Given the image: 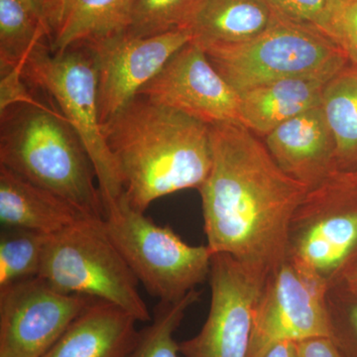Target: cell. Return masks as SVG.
<instances>
[{
    "mask_svg": "<svg viewBox=\"0 0 357 357\" xmlns=\"http://www.w3.org/2000/svg\"><path fill=\"white\" fill-rule=\"evenodd\" d=\"M210 130L213 163L199 190L206 245L268 280L287 260L291 220L310 189L239 122Z\"/></svg>",
    "mask_w": 357,
    "mask_h": 357,
    "instance_id": "cell-1",
    "label": "cell"
},
{
    "mask_svg": "<svg viewBox=\"0 0 357 357\" xmlns=\"http://www.w3.org/2000/svg\"><path fill=\"white\" fill-rule=\"evenodd\" d=\"M123 197L145 213L154 201L204 185L213 163L210 126L142 96L102 124Z\"/></svg>",
    "mask_w": 357,
    "mask_h": 357,
    "instance_id": "cell-2",
    "label": "cell"
},
{
    "mask_svg": "<svg viewBox=\"0 0 357 357\" xmlns=\"http://www.w3.org/2000/svg\"><path fill=\"white\" fill-rule=\"evenodd\" d=\"M0 166L57 195L86 217L105 220L93 162L56 107L25 102L0 112Z\"/></svg>",
    "mask_w": 357,
    "mask_h": 357,
    "instance_id": "cell-3",
    "label": "cell"
},
{
    "mask_svg": "<svg viewBox=\"0 0 357 357\" xmlns=\"http://www.w3.org/2000/svg\"><path fill=\"white\" fill-rule=\"evenodd\" d=\"M21 73L29 86L48 96L83 142L107 211L121 201L123 189L103 137L93 51L81 43L63 53H53L46 40L28 56Z\"/></svg>",
    "mask_w": 357,
    "mask_h": 357,
    "instance_id": "cell-4",
    "label": "cell"
},
{
    "mask_svg": "<svg viewBox=\"0 0 357 357\" xmlns=\"http://www.w3.org/2000/svg\"><path fill=\"white\" fill-rule=\"evenodd\" d=\"M103 220L83 218L50 236L39 277L60 292L115 305L149 323L152 314L139 282L103 229Z\"/></svg>",
    "mask_w": 357,
    "mask_h": 357,
    "instance_id": "cell-5",
    "label": "cell"
},
{
    "mask_svg": "<svg viewBox=\"0 0 357 357\" xmlns=\"http://www.w3.org/2000/svg\"><path fill=\"white\" fill-rule=\"evenodd\" d=\"M103 229L140 285L159 302L183 299L208 280L213 251L191 245L172 227L157 225L122 196L105 213Z\"/></svg>",
    "mask_w": 357,
    "mask_h": 357,
    "instance_id": "cell-6",
    "label": "cell"
},
{
    "mask_svg": "<svg viewBox=\"0 0 357 357\" xmlns=\"http://www.w3.org/2000/svg\"><path fill=\"white\" fill-rule=\"evenodd\" d=\"M202 48L238 93L286 77L335 75L349 64L344 51L326 35L280 17L244 43Z\"/></svg>",
    "mask_w": 357,
    "mask_h": 357,
    "instance_id": "cell-7",
    "label": "cell"
},
{
    "mask_svg": "<svg viewBox=\"0 0 357 357\" xmlns=\"http://www.w3.org/2000/svg\"><path fill=\"white\" fill-rule=\"evenodd\" d=\"M287 260L328 290L357 261V187L340 173L309 190L298 206Z\"/></svg>",
    "mask_w": 357,
    "mask_h": 357,
    "instance_id": "cell-8",
    "label": "cell"
},
{
    "mask_svg": "<svg viewBox=\"0 0 357 357\" xmlns=\"http://www.w3.org/2000/svg\"><path fill=\"white\" fill-rule=\"evenodd\" d=\"M211 304L201 331L178 342L182 357H248L256 305L265 280L232 256L215 253Z\"/></svg>",
    "mask_w": 357,
    "mask_h": 357,
    "instance_id": "cell-9",
    "label": "cell"
},
{
    "mask_svg": "<svg viewBox=\"0 0 357 357\" xmlns=\"http://www.w3.org/2000/svg\"><path fill=\"white\" fill-rule=\"evenodd\" d=\"M328 292L286 260L269 277L256 305L248 357H264L282 342L331 337Z\"/></svg>",
    "mask_w": 357,
    "mask_h": 357,
    "instance_id": "cell-10",
    "label": "cell"
},
{
    "mask_svg": "<svg viewBox=\"0 0 357 357\" xmlns=\"http://www.w3.org/2000/svg\"><path fill=\"white\" fill-rule=\"evenodd\" d=\"M96 301L36 276L0 288V357H42Z\"/></svg>",
    "mask_w": 357,
    "mask_h": 357,
    "instance_id": "cell-11",
    "label": "cell"
},
{
    "mask_svg": "<svg viewBox=\"0 0 357 357\" xmlns=\"http://www.w3.org/2000/svg\"><path fill=\"white\" fill-rule=\"evenodd\" d=\"M192 39L191 31L184 29L147 38L126 32L84 42L96 59L102 124L134 100L174 54Z\"/></svg>",
    "mask_w": 357,
    "mask_h": 357,
    "instance_id": "cell-12",
    "label": "cell"
},
{
    "mask_svg": "<svg viewBox=\"0 0 357 357\" xmlns=\"http://www.w3.org/2000/svg\"><path fill=\"white\" fill-rule=\"evenodd\" d=\"M138 96L208 126L239 122L241 96L192 41L174 54Z\"/></svg>",
    "mask_w": 357,
    "mask_h": 357,
    "instance_id": "cell-13",
    "label": "cell"
},
{
    "mask_svg": "<svg viewBox=\"0 0 357 357\" xmlns=\"http://www.w3.org/2000/svg\"><path fill=\"white\" fill-rule=\"evenodd\" d=\"M262 140L277 165L310 190L337 173L335 138L321 105L284 122Z\"/></svg>",
    "mask_w": 357,
    "mask_h": 357,
    "instance_id": "cell-14",
    "label": "cell"
},
{
    "mask_svg": "<svg viewBox=\"0 0 357 357\" xmlns=\"http://www.w3.org/2000/svg\"><path fill=\"white\" fill-rule=\"evenodd\" d=\"M138 323L121 307L93 301L42 357H126L139 335Z\"/></svg>",
    "mask_w": 357,
    "mask_h": 357,
    "instance_id": "cell-15",
    "label": "cell"
},
{
    "mask_svg": "<svg viewBox=\"0 0 357 357\" xmlns=\"http://www.w3.org/2000/svg\"><path fill=\"white\" fill-rule=\"evenodd\" d=\"M335 75L286 77L239 93V123L262 139L284 122L319 107L326 84Z\"/></svg>",
    "mask_w": 357,
    "mask_h": 357,
    "instance_id": "cell-16",
    "label": "cell"
},
{
    "mask_svg": "<svg viewBox=\"0 0 357 357\" xmlns=\"http://www.w3.org/2000/svg\"><path fill=\"white\" fill-rule=\"evenodd\" d=\"M83 218H89L64 199L0 166L2 229L31 230L54 236Z\"/></svg>",
    "mask_w": 357,
    "mask_h": 357,
    "instance_id": "cell-17",
    "label": "cell"
},
{
    "mask_svg": "<svg viewBox=\"0 0 357 357\" xmlns=\"http://www.w3.org/2000/svg\"><path fill=\"white\" fill-rule=\"evenodd\" d=\"M277 18L263 0H201L189 30L202 47L239 44L261 34Z\"/></svg>",
    "mask_w": 357,
    "mask_h": 357,
    "instance_id": "cell-18",
    "label": "cell"
},
{
    "mask_svg": "<svg viewBox=\"0 0 357 357\" xmlns=\"http://www.w3.org/2000/svg\"><path fill=\"white\" fill-rule=\"evenodd\" d=\"M133 0H65L50 38L53 53L128 31Z\"/></svg>",
    "mask_w": 357,
    "mask_h": 357,
    "instance_id": "cell-19",
    "label": "cell"
},
{
    "mask_svg": "<svg viewBox=\"0 0 357 357\" xmlns=\"http://www.w3.org/2000/svg\"><path fill=\"white\" fill-rule=\"evenodd\" d=\"M321 109L335 138L337 173L357 170V67L349 63L326 84Z\"/></svg>",
    "mask_w": 357,
    "mask_h": 357,
    "instance_id": "cell-20",
    "label": "cell"
},
{
    "mask_svg": "<svg viewBox=\"0 0 357 357\" xmlns=\"http://www.w3.org/2000/svg\"><path fill=\"white\" fill-rule=\"evenodd\" d=\"M46 40L50 42L48 28L20 0H0V70L22 68Z\"/></svg>",
    "mask_w": 357,
    "mask_h": 357,
    "instance_id": "cell-21",
    "label": "cell"
},
{
    "mask_svg": "<svg viewBox=\"0 0 357 357\" xmlns=\"http://www.w3.org/2000/svg\"><path fill=\"white\" fill-rule=\"evenodd\" d=\"M201 291L194 290L176 302H159L152 319L141 328L136 344L126 357H182L175 333Z\"/></svg>",
    "mask_w": 357,
    "mask_h": 357,
    "instance_id": "cell-22",
    "label": "cell"
},
{
    "mask_svg": "<svg viewBox=\"0 0 357 357\" xmlns=\"http://www.w3.org/2000/svg\"><path fill=\"white\" fill-rule=\"evenodd\" d=\"M51 236L20 229L0 234V288L38 276Z\"/></svg>",
    "mask_w": 357,
    "mask_h": 357,
    "instance_id": "cell-23",
    "label": "cell"
},
{
    "mask_svg": "<svg viewBox=\"0 0 357 357\" xmlns=\"http://www.w3.org/2000/svg\"><path fill=\"white\" fill-rule=\"evenodd\" d=\"M201 0H133L126 33L147 38L189 30Z\"/></svg>",
    "mask_w": 357,
    "mask_h": 357,
    "instance_id": "cell-24",
    "label": "cell"
},
{
    "mask_svg": "<svg viewBox=\"0 0 357 357\" xmlns=\"http://www.w3.org/2000/svg\"><path fill=\"white\" fill-rule=\"evenodd\" d=\"M278 17L311 27L333 40L340 0H263Z\"/></svg>",
    "mask_w": 357,
    "mask_h": 357,
    "instance_id": "cell-25",
    "label": "cell"
},
{
    "mask_svg": "<svg viewBox=\"0 0 357 357\" xmlns=\"http://www.w3.org/2000/svg\"><path fill=\"white\" fill-rule=\"evenodd\" d=\"M331 340L344 357H357V298L333 287L326 293Z\"/></svg>",
    "mask_w": 357,
    "mask_h": 357,
    "instance_id": "cell-26",
    "label": "cell"
},
{
    "mask_svg": "<svg viewBox=\"0 0 357 357\" xmlns=\"http://www.w3.org/2000/svg\"><path fill=\"white\" fill-rule=\"evenodd\" d=\"M333 41L357 67V0H340L333 23Z\"/></svg>",
    "mask_w": 357,
    "mask_h": 357,
    "instance_id": "cell-27",
    "label": "cell"
},
{
    "mask_svg": "<svg viewBox=\"0 0 357 357\" xmlns=\"http://www.w3.org/2000/svg\"><path fill=\"white\" fill-rule=\"evenodd\" d=\"M22 68L0 70V112L17 103H37L40 100L29 91L21 73Z\"/></svg>",
    "mask_w": 357,
    "mask_h": 357,
    "instance_id": "cell-28",
    "label": "cell"
},
{
    "mask_svg": "<svg viewBox=\"0 0 357 357\" xmlns=\"http://www.w3.org/2000/svg\"><path fill=\"white\" fill-rule=\"evenodd\" d=\"M299 357H344L331 337H317L298 344Z\"/></svg>",
    "mask_w": 357,
    "mask_h": 357,
    "instance_id": "cell-29",
    "label": "cell"
},
{
    "mask_svg": "<svg viewBox=\"0 0 357 357\" xmlns=\"http://www.w3.org/2000/svg\"><path fill=\"white\" fill-rule=\"evenodd\" d=\"M335 287L342 289L345 293L357 298V261L349 268Z\"/></svg>",
    "mask_w": 357,
    "mask_h": 357,
    "instance_id": "cell-30",
    "label": "cell"
},
{
    "mask_svg": "<svg viewBox=\"0 0 357 357\" xmlns=\"http://www.w3.org/2000/svg\"><path fill=\"white\" fill-rule=\"evenodd\" d=\"M20 1L22 2L41 22H43L44 24L47 26L49 31H50L51 38V28L50 24H49L46 0H20Z\"/></svg>",
    "mask_w": 357,
    "mask_h": 357,
    "instance_id": "cell-31",
    "label": "cell"
},
{
    "mask_svg": "<svg viewBox=\"0 0 357 357\" xmlns=\"http://www.w3.org/2000/svg\"><path fill=\"white\" fill-rule=\"evenodd\" d=\"M264 357H299L298 356V344L282 342L272 347Z\"/></svg>",
    "mask_w": 357,
    "mask_h": 357,
    "instance_id": "cell-32",
    "label": "cell"
},
{
    "mask_svg": "<svg viewBox=\"0 0 357 357\" xmlns=\"http://www.w3.org/2000/svg\"><path fill=\"white\" fill-rule=\"evenodd\" d=\"M65 0H46L47 10H48V20L49 24H50L51 34L52 28H53L54 23H55L56 18H57L59 13H60L61 7L64 3Z\"/></svg>",
    "mask_w": 357,
    "mask_h": 357,
    "instance_id": "cell-33",
    "label": "cell"
},
{
    "mask_svg": "<svg viewBox=\"0 0 357 357\" xmlns=\"http://www.w3.org/2000/svg\"><path fill=\"white\" fill-rule=\"evenodd\" d=\"M340 175L342 176V178L344 180H347L349 184L354 185V187H357V170L354 171V172L349 173H340Z\"/></svg>",
    "mask_w": 357,
    "mask_h": 357,
    "instance_id": "cell-34",
    "label": "cell"
}]
</instances>
